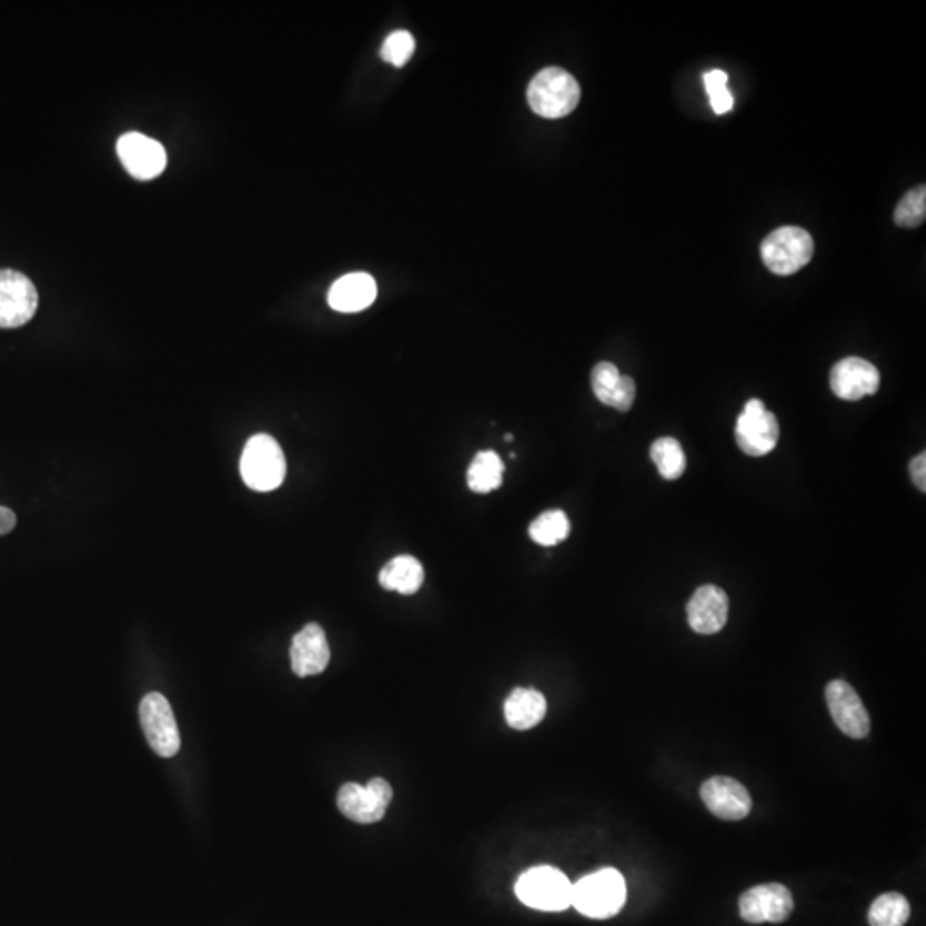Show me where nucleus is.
<instances>
[{"instance_id": "obj_1", "label": "nucleus", "mask_w": 926, "mask_h": 926, "mask_svg": "<svg viewBox=\"0 0 926 926\" xmlns=\"http://www.w3.org/2000/svg\"><path fill=\"white\" fill-rule=\"evenodd\" d=\"M625 903V878L614 868L595 872L573 885L572 906L587 918H613Z\"/></svg>"}, {"instance_id": "obj_7", "label": "nucleus", "mask_w": 926, "mask_h": 926, "mask_svg": "<svg viewBox=\"0 0 926 926\" xmlns=\"http://www.w3.org/2000/svg\"><path fill=\"white\" fill-rule=\"evenodd\" d=\"M140 721L151 749L170 758L181 749V735L172 707L162 693H148L140 704Z\"/></svg>"}, {"instance_id": "obj_10", "label": "nucleus", "mask_w": 926, "mask_h": 926, "mask_svg": "<svg viewBox=\"0 0 926 926\" xmlns=\"http://www.w3.org/2000/svg\"><path fill=\"white\" fill-rule=\"evenodd\" d=\"M825 701L836 726L849 738L863 739L870 733V716L856 690L843 680H834L825 688Z\"/></svg>"}, {"instance_id": "obj_16", "label": "nucleus", "mask_w": 926, "mask_h": 926, "mask_svg": "<svg viewBox=\"0 0 926 926\" xmlns=\"http://www.w3.org/2000/svg\"><path fill=\"white\" fill-rule=\"evenodd\" d=\"M292 671L298 676H314L323 673L330 663V645L324 630L316 623H309L292 638Z\"/></svg>"}, {"instance_id": "obj_8", "label": "nucleus", "mask_w": 926, "mask_h": 926, "mask_svg": "<svg viewBox=\"0 0 926 926\" xmlns=\"http://www.w3.org/2000/svg\"><path fill=\"white\" fill-rule=\"evenodd\" d=\"M779 441V422L776 415L767 411L762 400H748L738 422H736V443L743 453L749 456L768 455Z\"/></svg>"}, {"instance_id": "obj_29", "label": "nucleus", "mask_w": 926, "mask_h": 926, "mask_svg": "<svg viewBox=\"0 0 926 926\" xmlns=\"http://www.w3.org/2000/svg\"><path fill=\"white\" fill-rule=\"evenodd\" d=\"M16 513L11 509L0 506V535L9 534L16 527Z\"/></svg>"}, {"instance_id": "obj_23", "label": "nucleus", "mask_w": 926, "mask_h": 926, "mask_svg": "<svg viewBox=\"0 0 926 926\" xmlns=\"http://www.w3.org/2000/svg\"><path fill=\"white\" fill-rule=\"evenodd\" d=\"M572 531L568 516L562 510L541 513L529 527V535L539 546H556L563 543Z\"/></svg>"}, {"instance_id": "obj_22", "label": "nucleus", "mask_w": 926, "mask_h": 926, "mask_svg": "<svg viewBox=\"0 0 926 926\" xmlns=\"http://www.w3.org/2000/svg\"><path fill=\"white\" fill-rule=\"evenodd\" d=\"M651 459L667 481H676L686 471L685 452L676 437L664 436L655 440L651 446Z\"/></svg>"}, {"instance_id": "obj_14", "label": "nucleus", "mask_w": 926, "mask_h": 926, "mask_svg": "<svg viewBox=\"0 0 926 926\" xmlns=\"http://www.w3.org/2000/svg\"><path fill=\"white\" fill-rule=\"evenodd\" d=\"M831 389L837 399L856 402L863 396L875 395L878 392L880 373L865 359H843L831 371Z\"/></svg>"}, {"instance_id": "obj_30", "label": "nucleus", "mask_w": 926, "mask_h": 926, "mask_svg": "<svg viewBox=\"0 0 926 926\" xmlns=\"http://www.w3.org/2000/svg\"><path fill=\"white\" fill-rule=\"evenodd\" d=\"M505 440H506V441H512V440H513L512 434H506Z\"/></svg>"}, {"instance_id": "obj_24", "label": "nucleus", "mask_w": 926, "mask_h": 926, "mask_svg": "<svg viewBox=\"0 0 926 926\" xmlns=\"http://www.w3.org/2000/svg\"><path fill=\"white\" fill-rule=\"evenodd\" d=\"M912 908L903 894L885 893L874 900L868 912L870 926H904L908 923Z\"/></svg>"}, {"instance_id": "obj_20", "label": "nucleus", "mask_w": 926, "mask_h": 926, "mask_svg": "<svg viewBox=\"0 0 926 926\" xmlns=\"http://www.w3.org/2000/svg\"><path fill=\"white\" fill-rule=\"evenodd\" d=\"M381 587L386 591L412 595L424 584V568L417 557L402 554L393 557L380 572Z\"/></svg>"}, {"instance_id": "obj_2", "label": "nucleus", "mask_w": 926, "mask_h": 926, "mask_svg": "<svg viewBox=\"0 0 926 926\" xmlns=\"http://www.w3.org/2000/svg\"><path fill=\"white\" fill-rule=\"evenodd\" d=\"M527 100L541 118H565L581 102V84L565 69L546 68L529 84Z\"/></svg>"}, {"instance_id": "obj_28", "label": "nucleus", "mask_w": 926, "mask_h": 926, "mask_svg": "<svg viewBox=\"0 0 926 926\" xmlns=\"http://www.w3.org/2000/svg\"><path fill=\"white\" fill-rule=\"evenodd\" d=\"M909 472H912L913 482L922 493L926 491V453L922 452L918 456L909 463Z\"/></svg>"}, {"instance_id": "obj_13", "label": "nucleus", "mask_w": 926, "mask_h": 926, "mask_svg": "<svg viewBox=\"0 0 926 926\" xmlns=\"http://www.w3.org/2000/svg\"><path fill=\"white\" fill-rule=\"evenodd\" d=\"M702 802L721 821H743L752 812L748 789L731 777H712L701 787Z\"/></svg>"}, {"instance_id": "obj_21", "label": "nucleus", "mask_w": 926, "mask_h": 926, "mask_svg": "<svg viewBox=\"0 0 926 926\" xmlns=\"http://www.w3.org/2000/svg\"><path fill=\"white\" fill-rule=\"evenodd\" d=\"M505 463L496 452H481L472 460L467 472V484L474 493L486 494L497 490L503 482Z\"/></svg>"}, {"instance_id": "obj_3", "label": "nucleus", "mask_w": 926, "mask_h": 926, "mask_svg": "<svg viewBox=\"0 0 926 926\" xmlns=\"http://www.w3.org/2000/svg\"><path fill=\"white\" fill-rule=\"evenodd\" d=\"M286 462L279 441L270 434H254L245 443L241 456V475L245 486L268 493L282 486Z\"/></svg>"}, {"instance_id": "obj_5", "label": "nucleus", "mask_w": 926, "mask_h": 926, "mask_svg": "<svg viewBox=\"0 0 926 926\" xmlns=\"http://www.w3.org/2000/svg\"><path fill=\"white\" fill-rule=\"evenodd\" d=\"M814 239L802 227H781L762 242V260L776 275H793L814 258Z\"/></svg>"}, {"instance_id": "obj_27", "label": "nucleus", "mask_w": 926, "mask_h": 926, "mask_svg": "<svg viewBox=\"0 0 926 926\" xmlns=\"http://www.w3.org/2000/svg\"><path fill=\"white\" fill-rule=\"evenodd\" d=\"M704 83L705 90H707L708 97H711V105L714 112L723 113L729 112L733 109V97H731L729 91H727V74L721 69H714V71H708L707 74L704 76Z\"/></svg>"}, {"instance_id": "obj_9", "label": "nucleus", "mask_w": 926, "mask_h": 926, "mask_svg": "<svg viewBox=\"0 0 926 926\" xmlns=\"http://www.w3.org/2000/svg\"><path fill=\"white\" fill-rule=\"evenodd\" d=\"M38 292L33 282L14 270H0V328H19L33 320Z\"/></svg>"}, {"instance_id": "obj_6", "label": "nucleus", "mask_w": 926, "mask_h": 926, "mask_svg": "<svg viewBox=\"0 0 926 926\" xmlns=\"http://www.w3.org/2000/svg\"><path fill=\"white\" fill-rule=\"evenodd\" d=\"M392 798V786L374 777L365 786L358 783L343 784L336 796V805L346 818L358 824H374L384 817Z\"/></svg>"}, {"instance_id": "obj_4", "label": "nucleus", "mask_w": 926, "mask_h": 926, "mask_svg": "<svg viewBox=\"0 0 926 926\" xmlns=\"http://www.w3.org/2000/svg\"><path fill=\"white\" fill-rule=\"evenodd\" d=\"M515 894L525 906L539 912H565L572 906L573 884L554 866H534L520 875Z\"/></svg>"}, {"instance_id": "obj_17", "label": "nucleus", "mask_w": 926, "mask_h": 926, "mask_svg": "<svg viewBox=\"0 0 926 926\" xmlns=\"http://www.w3.org/2000/svg\"><path fill=\"white\" fill-rule=\"evenodd\" d=\"M376 280L370 273H349L333 283L328 304L339 313H359L376 301Z\"/></svg>"}, {"instance_id": "obj_15", "label": "nucleus", "mask_w": 926, "mask_h": 926, "mask_svg": "<svg viewBox=\"0 0 926 926\" xmlns=\"http://www.w3.org/2000/svg\"><path fill=\"white\" fill-rule=\"evenodd\" d=\"M688 623L693 632L701 635H714L726 626L729 614V600L726 592L717 585H702L692 595L688 606Z\"/></svg>"}, {"instance_id": "obj_18", "label": "nucleus", "mask_w": 926, "mask_h": 926, "mask_svg": "<svg viewBox=\"0 0 926 926\" xmlns=\"http://www.w3.org/2000/svg\"><path fill=\"white\" fill-rule=\"evenodd\" d=\"M592 390L601 403L620 412H628L635 402V381L633 378L623 376L611 362H600L595 365L592 371Z\"/></svg>"}, {"instance_id": "obj_12", "label": "nucleus", "mask_w": 926, "mask_h": 926, "mask_svg": "<svg viewBox=\"0 0 926 926\" xmlns=\"http://www.w3.org/2000/svg\"><path fill=\"white\" fill-rule=\"evenodd\" d=\"M118 153L121 157L122 165L125 167L132 178L140 181H151L159 178L165 170V148L159 141L140 134V132H128L119 140Z\"/></svg>"}, {"instance_id": "obj_11", "label": "nucleus", "mask_w": 926, "mask_h": 926, "mask_svg": "<svg viewBox=\"0 0 926 926\" xmlns=\"http://www.w3.org/2000/svg\"><path fill=\"white\" fill-rule=\"evenodd\" d=\"M793 909L795 899L781 884L757 885L739 897V915L754 925L786 922Z\"/></svg>"}, {"instance_id": "obj_19", "label": "nucleus", "mask_w": 926, "mask_h": 926, "mask_svg": "<svg viewBox=\"0 0 926 926\" xmlns=\"http://www.w3.org/2000/svg\"><path fill=\"white\" fill-rule=\"evenodd\" d=\"M546 697L534 688H515L505 702V719L513 729H532L546 717Z\"/></svg>"}, {"instance_id": "obj_26", "label": "nucleus", "mask_w": 926, "mask_h": 926, "mask_svg": "<svg viewBox=\"0 0 926 926\" xmlns=\"http://www.w3.org/2000/svg\"><path fill=\"white\" fill-rule=\"evenodd\" d=\"M415 50V40L409 31L400 30L393 31L386 37L383 46H381V57L383 61L390 62L395 68H403L411 61L412 53Z\"/></svg>"}, {"instance_id": "obj_25", "label": "nucleus", "mask_w": 926, "mask_h": 926, "mask_svg": "<svg viewBox=\"0 0 926 926\" xmlns=\"http://www.w3.org/2000/svg\"><path fill=\"white\" fill-rule=\"evenodd\" d=\"M926 219V188L925 185H918V188L913 189L909 191L906 197L900 200V203L897 204L896 213H894V220H896L897 225L899 227H909V229H915V227L922 225Z\"/></svg>"}]
</instances>
